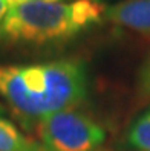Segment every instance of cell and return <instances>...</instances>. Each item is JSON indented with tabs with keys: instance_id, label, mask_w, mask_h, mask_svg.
Wrapping results in <instances>:
<instances>
[{
	"instance_id": "obj_1",
	"label": "cell",
	"mask_w": 150,
	"mask_h": 151,
	"mask_svg": "<svg viewBox=\"0 0 150 151\" xmlns=\"http://www.w3.org/2000/svg\"><path fill=\"white\" fill-rule=\"evenodd\" d=\"M89 95V70L83 58L0 66V98L25 125L81 105Z\"/></svg>"
},
{
	"instance_id": "obj_2",
	"label": "cell",
	"mask_w": 150,
	"mask_h": 151,
	"mask_svg": "<svg viewBox=\"0 0 150 151\" xmlns=\"http://www.w3.org/2000/svg\"><path fill=\"white\" fill-rule=\"evenodd\" d=\"M104 11V3L93 0H32L12 5L0 23V43L43 46L66 41L98 24Z\"/></svg>"
},
{
	"instance_id": "obj_3",
	"label": "cell",
	"mask_w": 150,
	"mask_h": 151,
	"mask_svg": "<svg viewBox=\"0 0 150 151\" xmlns=\"http://www.w3.org/2000/svg\"><path fill=\"white\" fill-rule=\"evenodd\" d=\"M45 151H109L107 131L91 114L69 109L35 124Z\"/></svg>"
},
{
	"instance_id": "obj_4",
	"label": "cell",
	"mask_w": 150,
	"mask_h": 151,
	"mask_svg": "<svg viewBox=\"0 0 150 151\" xmlns=\"http://www.w3.org/2000/svg\"><path fill=\"white\" fill-rule=\"evenodd\" d=\"M104 19L118 28L150 38V0H121L106 6Z\"/></svg>"
},
{
	"instance_id": "obj_5",
	"label": "cell",
	"mask_w": 150,
	"mask_h": 151,
	"mask_svg": "<svg viewBox=\"0 0 150 151\" xmlns=\"http://www.w3.org/2000/svg\"><path fill=\"white\" fill-rule=\"evenodd\" d=\"M0 151H45L38 140H35L6 121L0 114Z\"/></svg>"
},
{
	"instance_id": "obj_6",
	"label": "cell",
	"mask_w": 150,
	"mask_h": 151,
	"mask_svg": "<svg viewBox=\"0 0 150 151\" xmlns=\"http://www.w3.org/2000/svg\"><path fill=\"white\" fill-rule=\"evenodd\" d=\"M126 142L132 151H150V109L133 121L126 134Z\"/></svg>"
},
{
	"instance_id": "obj_7",
	"label": "cell",
	"mask_w": 150,
	"mask_h": 151,
	"mask_svg": "<svg viewBox=\"0 0 150 151\" xmlns=\"http://www.w3.org/2000/svg\"><path fill=\"white\" fill-rule=\"evenodd\" d=\"M138 92L141 98L150 101V54L143 61L138 72Z\"/></svg>"
},
{
	"instance_id": "obj_8",
	"label": "cell",
	"mask_w": 150,
	"mask_h": 151,
	"mask_svg": "<svg viewBox=\"0 0 150 151\" xmlns=\"http://www.w3.org/2000/svg\"><path fill=\"white\" fill-rule=\"evenodd\" d=\"M8 9H9V3H8L6 0H0V23H2V20L5 19Z\"/></svg>"
},
{
	"instance_id": "obj_9",
	"label": "cell",
	"mask_w": 150,
	"mask_h": 151,
	"mask_svg": "<svg viewBox=\"0 0 150 151\" xmlns=\"http://www.w3.org/2000/svg\"><path fill=\"white\" fill-rule=\"evenodd\" d=\"M9 6L12 5H19V3H25V2H32V0H6ZM43 2H63V0H43Z\"/></svg>"
},
{
	"instance_id": "obj_10",
	"label": "cell",
	"mask_w": 150,
	"mask_h": 151,
	"mask_svg": "<svg viewBox=\"0 0 150 151\" xmlns=\"http://www.w3.org/2000/svg\"><path fill=\"white\" fill-rule=\"evenodd\" d=\"M2 113H5V107H3L2 104H0V114H2Z\"/></svg>"
},
{
	"instance_id": "obj_11",
	"label": "cell",
	"mask_w": 150,
	"mask_h": 151,
	"mask_svg": "<svg viewBox=\"0 0 150 151\" xmlns=\"http://www.w3.org/2000/svg\"><path fill=\"white\" fill-rule=\"evenodd\" d=\"M93 2H98V3H103V2H104V0H93Z\"/></svg>"
}]
</instances>
